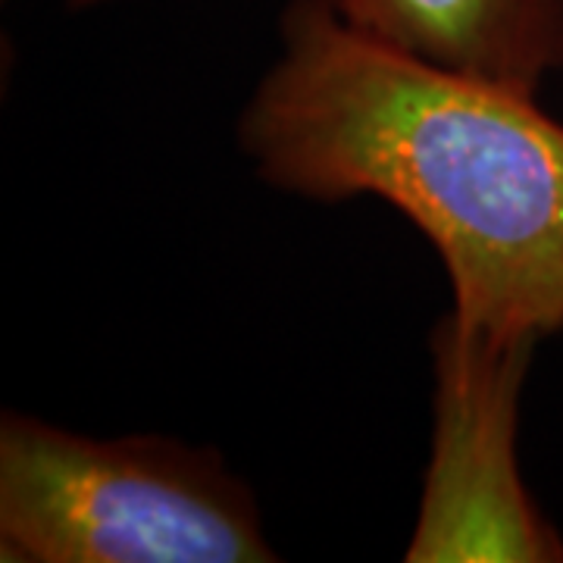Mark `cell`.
<instances>
[{
	"mask_svg": "<svg viewBox=\"0 0 563 563\" xmlns=\"http://www.w3.org/2000/svg\"><path fill=\"white\" fill-rule=\"evenodd\" d=\"M103 3H117V0H69V7H76V10H95Z\"/></svg>",
	"mask_w": 563,
	"mask_h": 563,
	"instance_id": "cell-5",
	"label": "cell"
},
{
	"mask_svg": "<svg viewBox=\"0 0 563 563\" xmlns=\"http://www.w3.org/2000/svg\"><path fill=\"white\" fill-rule=\"evenodd\" d=\"M351 29L420 60L542 88L563 69V0H322Z\"/></svg>",
	"mask_w": 563,
	"mask_h": 563,
	"instance_id": "cell-4",
	"label": "cell"
},
{
	"mask_svg": "<svg viewBox=\"0 0 563 563\" xmlns=\"http://www.w3.org/2000/svg\"><path fill=\"white\" fill-rule=\"evenodd\" d=\"M3 563H269L257 495L220 451L0 417Z\"/></svg>",
	"mask_w": 563,
	"mask_h": 563,
	"instance_id": "cell-2",
	"label": "cell"
},
{
	"mask_svg": "<svg viewBox=\"0 0 563 563\" xmlns=\"http://www.w3.org/2000/svg\"><path fill=\"white\" fill-rule=\"evenodd\" d=\"M235 135L282 195L395 207L439 254L463 322L536 342L563 329V122L536 88L420 60L322 0H288Z\"/></svg>",
	"mask_w": 563,
	"mask_h": 563,
	"instance_id": "cell-1",
	"label": "cell"
},
{
	"mask_svg": "<svg viewBox=\"0 0 563 563\" xmlns=\"http://www.w3.org/2000/svg\"><path fill=\"white\" fill-rule=\"evenodd\" d=\"M536 339H507L451 310L432 329V454L404 561L558 563L561 532L520 473V398Z\"/></svg>",
	"mask_w": 563,
	"mask_h": 563,
	"instance_id": "cell-3",
	"label": "cell"
}]
</instances>
